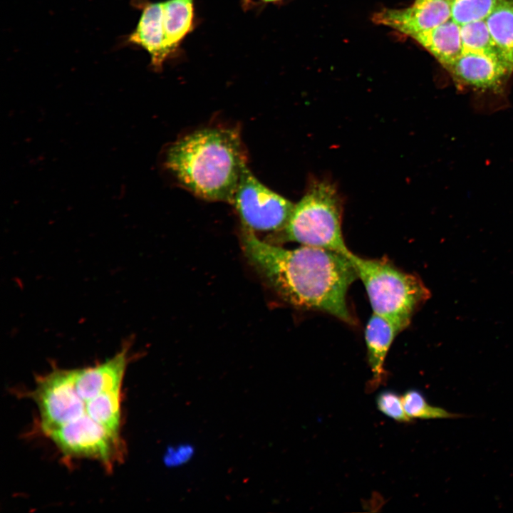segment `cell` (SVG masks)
<instances>
[{"label":"cell","instance_id":"obj_1","mask_svg":"<svg viewBox=\"0 0 513 513\" xmlns=\"http://www.w3.org/2000/svg\"><path fill=\"white\" fill-rule=\"evenodd\" d=\"M241 234L248 261L285 301L356 325L346 296L358 276L346 254L304 245L284 249L261 240L244 226Z\"/></svg>","mask_w":513,"mask_h":513},{"label":"cell","instance_id":"obj_2","mask_svg":"<svg viewBox=\"0 0 513 513\" xmlns=\"http://www.w3.org/2000/svg\"><path fill=\"white\" fill-rule=\"evenodd\" d=\"M164 166L195 195L232 204L245 154L239 132L207 128L178 139L165 151Z\"/></svg>","mask_w":513,"mask_h":513},{"label":"cell","instance_id":"obj_3","mask_svg":"<svg viewBox=\"0 0 513 513\" xmlns=\"http://www.w3.org/2000/svg\"><path fill=\"white\" fill-rule=\"evenodd\" d=\"M366 290L373 313L391 322L400 331L410 323L430 292L416 275L406 273L384 259L346 254Z\"/></svg>","mask_w":513,"mask_h":513},{"label":"cell","instance_id":"obj_4","mask_svg":"<svg viewBox=\"0 0 513 513\" xmlns=\"http://www.w3.org/2000/svg\"><path fill=\"white\" fill-rule=\"evenodd\" d=\"M343 207L335 183L325 178L312 177L281 232L283 238L346 254L350 250L342 232Z\"/></svg>","mask_w":513,"mask_h":513},{"label":"cell","instance_id":"obj_5","mask_svg":"<svg viewBox=\"0 0 513 513\" xmlns=\"http://www.w3.org/2000/svg\"><path fill=\"white\" fill-rule=\"evenodd\" d=\"M234 204L243 226L254 231L281 232L294 204L263 185L248 167L242 173Z\"/></svg>","mask_w":513,"mask_h":513},{"label":"cell","instance_id":"obj_6","mask_svg":"<svg viewBox=\"0 0 513 513\" xmlns=\"http://www.w3.org/2000/svg\"><path fill=\"white\" fill-rule=\"evenodd\" d=\"M45 434L64 455L97 460L108 470L123 457L120 435L107 430L86 413Z\"/></svg>","mask_w":513,"mask_h":513},{"label":"cell","instance_id":"obj_7","mask_svg":"<svg viewBox=\"0 0 513 513\" xmlns=\"http://www.w3.org/2000/svg\"><path fill=\"white\" fill-rule=\"evenodd\" d=\"M31 395L38 408L43 433L86 413V401L76 388L75 369L56 368L38 377Z\"/></svg>","mask_w":513,"mask_h":513},{"label":"cell","instance_id":"obj_8","mask_svg":"<svg viewBox=\"0 0 513 513\" xmlns=\"http://www.w3.org/2000/svg\"><path fill=\"white\" fill-rule=\"evenodd\" d=\"M451 15L450 0H414L403 9H383L372 16V21L413 38L445 23Z\"/></svg>","mask_w":513,"mask_h":513},{"label":"cell","instance_id":"obj_9","mask_svg":"<svg viewBox=\"0 0 513 513\" xmlns=\"http://www.w3.org/2000/svg\"><path fill=\"white\" fill-rule=\"evenodd\" d=\"M444 68L457 85L483 90L499 89L513 72L504 60L473 52H462Z\"/></svg>","mask_w":513,"mask_h":513},{"label":"cell","instance_id":"obj_10","mask_svg":"<svg viewBox=\"0 0 513 513\" xmlns=\"http://www.w3.org/2000/svg\"><path fill=\"white\" fill-rule=\"evenodd\" d=\"M126 344L104 362L75 369L76 388L86 402L100 394L121 389L123 379L130 359Z\"/></svg>","mask_w":513,"mask_h":513},{"label":"cell","instance_id":"obj_11","mask_svg":"<svg viewBox=\"0 0 513 513\" xmlns=\"http://www.w3.org/2000/svg\"><path fill=\"white\" fill-rule=\"evenodd\" d=\"M127 42L143 48L149 54L151 64L160 70L172 54L165 36L162 2H148L142 5L135 29L128 36Z\"/></svg>","mask_w":513,"mask_h":513},{"label":"cell","instance_id":"obj_12","mask_svg":"<svg viewBox=\"0 0 513 513\" xmlns=\"http://www.w3.org/2000/svg\"><path fill=\"white\" fill-rule=\"evenodd\" d=\"M400 332L391 322L378 314L373 313L369 318L365 329V340L373 376L366 385L368 392L385 383L387 379L385 361L394 338Z\"/></svg>","mask_w":513,"mask_h":513},{"label":"cell","instance_id":"obj_13","mask_svg":"<svg viewBox=\"0 0 513 513\" xmlns=\"http://www.w3.org/2000/svg\"><path fill=\"white\" fill-rule=\"evenodd\" d=\"M412 38L433 56L443 67L453 61L463 51L460 25L452 19Z\"/></svg>","mask_w":513,"mask_h":513},{"label":"cell","instance_id":"obj_14","mask_svg":"<svg viewBox=\"0 0 513 513\" xmlns=\"http://www.w3.org/2000/svg\"><path fill=\"white\" fill-rule=\"evenodd\" d=\"M195 0H167L162 2L165 36L172 52L193 29Z\"/></svg>","mask_w":513,"mask_h":513},{"label":"cell","instance_id":"obj_15","mask_svg":"<svg viewBox=\"0 0 513 513\" xmlns=\"http://www.w3.org/2000/svg\"><path fill=\"white\" fill-rule=\"evenodd\" d=\"M485 21L502 58L513 68V0H503Z\"/></svg>","mask_w":513,"mask_h":513},{"label":"cell","instance_id":"obj_16","mask_svg":"<svg viewBox=\"0 0 513 513\" xmlns=\"http://www.w3.org/2000/svg\"><path fill=\"white\" fill-rule=\"evenodd\" d=\"M121 389L104 393L86 402V413L98 424L120 435Z\"/></svg>","mask_w":513,"mask_h":513},{"label":"cell","instance_id":"obj_17","mask_svg":"<svg viewBox=\"0 0 513 513\" xmlns=\"http://www.w3.org/2000/svg\"><path fill=\"white\" fill-rule=\"evenodd\" d=\"M460 33L462 52L486 54L505 61L492 39L485 20L461 25Z\"/></svg>","mask_w":513,"mask_h":513},{"label":"cell","instance_id":"obj_18","mask_svg":"<svg viewBox=\"0 0 513 513\" xmlns=\"http://www.w3.org/2000/svg\"><path fill=\"white\" fill-rule=\"evenodd\" d=\"M402 396L403 404L408 416L413 419H447L457 418L461 415L448 412L447 410L430 404L422 392L409 389Z\"/></svg>","mask_w":513,"mask_h":513},{"label":"cell","instance_id":"obj_19","mask_svg":"<svg viewBox=\"0 0 513 513\" xmlns=\"http://www.w3.org/2000/svg\"><path fill=\"white\" fill-rule=\"evenodd\" d=\"M503 0H455L451 19L459 25L486 20Z\"/></svg>","mask_w":513,"mask_h":513},{"label":"cell","instance_id":"obj_20","mask_svg":"<svg viewBox=\"0 0 513 513\" xmlns=\"http://www.w3.org/2000/svg\"><path fill=\"white\" fill-rule=\"evenodd\" d=\"M375 403L380 413L395 422L410 423L413 421L405 411L402 396L393 390H385L379 393Z\"/></svg>","mask_w":513,"mask_h":513},{"label":"cell","instance_id":"obj_21","mask_svg":"<svg viewBox=\"0 0 513 513\" xmlns=\"http://www.w3.org/2000/svg\"><path fill=\"white\" fill-rule=\"evenodd\" d=\"M195 455L194 446L188 443L178 444L169 447L164 456L167 467H180L188 462Z\"/></svg>","mask_w":513,"mask_h":513},{"label":"cell","instance_id":"obj_22","mask_svg":"<svg viewBox=\"0 0 513 513\" xmlns=\"http://www.w3.org/2000/svg\"><path fill=\"white\" fill-rule=\"evenodd\" d=\"M256 1H262V2H265V3H270V2L279 1L281 0H256Z\"/></svg>","mask_w":513,"mask_h":513},{"label":"cell","instance_id":"obj_23","mask_svg":"<svg viewBox=\"0 0 513 513\" xmlns=\"http://www.w3.org/2000/svg\"><path fill=\"white\" fill-rule=\"evenodd\" d=\"M450 1L451 2H453V1H455V0H450Z\"/></svg>","mask_w":513,"mask_h":513}]
</instances>
